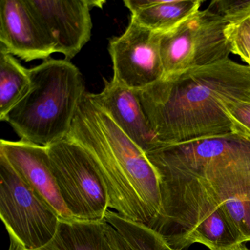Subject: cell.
I'll list each match as a JSON object with an SVG mask.
<instances>
[{"label": "cell", "instance_id": "16", "mask_svg": "<svg viewBox=\"0 0 250 250\" xmlns=\"http://www.w3.org/2000/svg\"><path fill=\"white\" fill-rule=\"evenodd\" d=\"M105 220L112 225L133 250H174L156 231L144 224L108 210Z\"/></svg>", "mask_w": 250, "mask_h": 250}, {"label": "cell", "instance_id": "2", "mask_svg": "<svg viewBox=\"0 0 250 250\" xmlns=\"http://www.w3.org/2000/svg\"><path fill=\"white\" fill-rule=\"evenodd\" d=\"M66 137L83 146L108 190L109 208L150 227L161 211L156 169L140 148L86 92Z\"/></svg>", "mask_w": 250, "mask_h": 250}, {"label": "cell", "instance_id": "13", "mask_svg": "<svg viewBox=\"0 0 250 250\" xmlns=\"http://www.w3.org/2000/svg\"><path fill=\"white\" fill-rule=\"evenodd\" d=\"M202 0H125L131 18L154 32L164 33L176 28L200 11Z\"/></svg>", "mask_w": 250, "mask_h": 250}, {"label": "cell", "instance_id": "8", "mask_svg": "<svg viewBox=\"0 0 250 250\" xmlns=\"http://www.w3.org/2000/svg\"><path fill=\"white\" fill-rule=\"evenodd\" d=\"M161 36L131 18L125 32L109 42L112 80L128 88L140 90L162 79Z\"/></svg>", "mask_w": 250, "mask_h": 250}, {"label": "cell", "instance_id": "14", "mask_svg": "<svg viewBox=\"0 0 250 250\" xmlns=\"http://www.w3.org/2000/svg\"><path fill=\"white\" fill-rule=\"evenodd\" d=\"M113 228L106 220L99 222L61 220L52 244L46 250H120Z\"/></svg>", "mask_w": 250, "mask_h": 250}, {"label": "cell", "instance_id": "18", "mask_svg": "<svg viewBox=\"0 0 250 250\" xmlns=\"http://www.w3.org/2000/svg\"><path fill=\"white\" fill-rule=\"evenodd\" d=\"M225 109L232 123V132L250 140V102H224Z\"/></svg>", "mask_w": 250, "mask_h": 250}, {"label": "cell", "instance_id": "5", "mask_svg": "<svg viewBox=\"0 0 250 250\" xmlns=\"http://www.w3.org/2000/svg\"><path fill=\"white\" fill-rule=\"evenodd\" d=\"M48 151L60 194L73 219L104 220L109 208L107 188L85 149L65 137Z\"/></svg>", "mask_w": 250, "mask_h": 250}, {"label": "cell", "instance_id": "7", "mask_svg": "<svg viewBox=\"0 0 250 250\" xmlns=\"http://www.w3.org/2000/svg\"><path fill=\"white\" fill-rule=\"evenodd\" d=\"M228 21L208 8L161 36L162 78L207 66L229 58Z\"/></svg>", "mask_w": 250, "mask_h": 250}, {"label": "cell", "instance_id": "9", "mask_svg": "<svg viewBox=\"0 0 250 250\" xmlns=\"http://www.w3.org/2000/svg\"><path fill=\"white\" fill-rule=\"evenodd\" d=\"M55 44V52L69 61L80 53L91 37L90 11L105 1L27 0Z\"/></svg>", "mask_w": 250, "mask_h": 250}, {"label": "cell", "instance_id": "19", "mask_svg": "<svg viewBox=\"0 0 250 250\" xmlns=\"http://www.w3.org/2000/svg\"><path fill=\"white\" fill-rule=\"evenodd\" d=\"M208 8L229 24L238 21L250 12V0H216L212 1Z\"/></svg>", "mask_w": 250, "mask_h": 250}, {"label": "cell", "instance_id": "11", "mask_svg": "<svg viewBox=\"0 0 250 250\" xmlns=\"http://www.w3.org/2000/svg\"><path fill=\"white\" fill-rule=\"evenodd\" d=\"M0 153L21 179L49 205L61 220H71L52 172L48 147L23 141L1 140Z\"/></svg>", "mask_w": 250, "mask_h": 250}, {"label": "cell", "instance_id": "6", "mask_svg": "<svg viewBox=\"0 0 250 250\" xmlns=\"http://www.w3.org/2000/svg\"><path fill=\"white\" fill-rule=\"evenodd\" d=\"M0 216L10 239L26 250H41L52 244L61 220L1 153Z\"/></svg>", "mask_w": 250, "mask_h": 250}, {"label": "cell", "instance_id": "22", "mask_svg": "<svg viewBox=\"0 0 250 250\" xmlns=\"http://www.w3.org/2000/svg\"><path fill=\"white\" fill-rule=\"evenodd\" d=\"M250 250L247 247H246L245 246L243 245V244H240V245L235 246V247H232V248L228 249V250Z\"/></svg>", "mask_w": 250, "mask_h": 250}, {"label": "cell", "instance_id": "4", "mask_svg": "<svg viewBox=\"0 0 250 250\" xmlns=\"http://www.w3.org/2000/svg\"><path fill=\"white\" fill-rule=\"evenodd\" d=\"M30 76V90L2 121L23 141L49 147L69 134L86 93L84 80L68 60H46Z\"/></svg>", "mask_w": 250, "mask_h": 250}, {"label": "cell", "instance_id": "21", "mask_svg": "<svg viewBox=\"0 0 250 250\" xmlns=\"http://www.w3.org/2000/svg\"><path fill=\"white\" fill-rule=\"evenodd\" d=\"M8 250H26L25 249L23 248L21 246H20L18 243L14 241V240L10 239V247ZM41 250H46V248L42 249Z\"/></svg>", "mask_w": 250, "mask_h": 250}, {"label": "cell", "instance_id": "15", "mask_svg": "<svg viewBox=\"0 0 250 250\" xmlns=\"http://www.w3.org/2000/svg\"><path fill=\"white\" fill-rule=\"evenodd\" d=\"M30 69L0 46V120L24 97L30 90Z\"/></svg>", "mask_w": 250, "mask_h": 250}, {"label": "cell", "instance_id": "3", "mask_svg": "<svg viewBox=\"0 0 250 250\" xmlns=\"http://www.w3.org/2000/svg\"><path fill=\"white\" fill-rule=\"evenodd\" d=\"M157 172L161 211L149 228L174 250L199 243L210 250H226L247 242L208 186L199 178L162 165Z\"/></svg>", "mask_w": 250, "mask_h": 250}, {"label": "cell", "instance_id": "20", "mask_svg": "<svg viewBox=\"0 0 250 250\" xmlns=\"http://www.w3.org/2000/svg\"><path fill=\"white\" fill-rule=\"evenodd\" d=\"M113 228V227H112ZM113 235L115 238V242L119 247L120 250H133L131 247L128 245V243L124 240V238L118 233V231L113 228Z\"/></svg>", "mask_w": 250, "mask_h": 250}, {"label": "cell", "instance_id": "12", "mask_svg": "<svg viewBox=\"0 0 250 250\" xmlns=\"http://www.w3.org/2000/svg\"><path fill=\"white\" fill-rule=\"evenodd\" d=\"M90 96L145 153L160 146L143 110L137 90L111 80L105 81L101 93H90Z\"/></svg>", "mask_w": 250, "mask_h": 250}, {"label": "cell", "instance_id": "17", "mask_svg": "<svg viewBox=\"0 0 250 250\" xmlns=\"http://www.w3.org/2000/svg\"><path fill=\"white\" fill-rule=\"evenodd\" d=\"M226 35L231 53L235 54L250 64V12L238 21L228 24Z\"/></svg>", "mask_w": 250, "mask_h": 250}, {"label": "cell", "instance_id": "1", "mask_svg": "<svg viewBox=\"0 0 250 250\" xmlns=\"http://www.w3.org/2000/svg\"><path fill=\"white\" fill-rule=\"evenodd\" d=\"M137 91L160 146L225 135L233 132L224 102L250 101V67L228 58Z\"/></svg>", "mask_w": 250, "mask_h": 250}, {"label": "cell", "instance_id": "10", "mask_svg": "<svg viewBox=\"0 0 250 250\" xmlns=\"http://www.w3.org/2000/svg\"><path fill=\"white\" fill-rule=\"evenodd\" d=\"M1 47L20 59L30 62L49 59L55 44L27 0H1Z\"/></svg>", "mask_w": 250, "mask_h": 250}]
</instances>
